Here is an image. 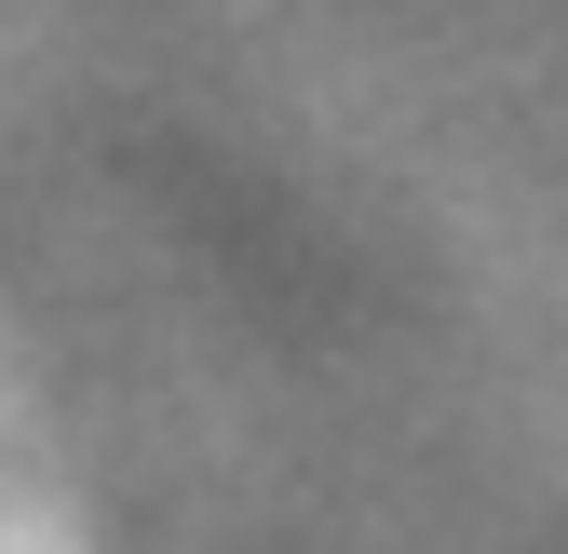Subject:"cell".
<instances>
[]
</instances>
